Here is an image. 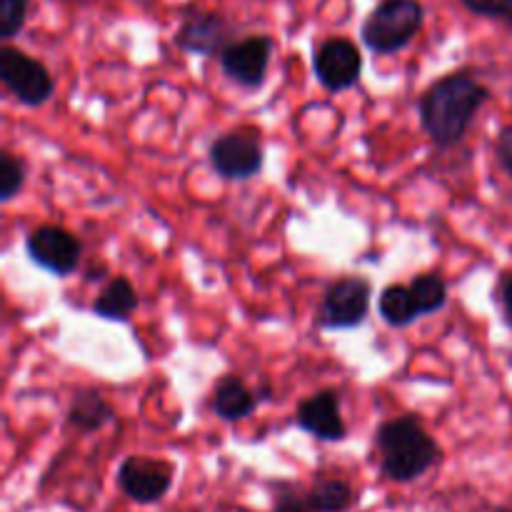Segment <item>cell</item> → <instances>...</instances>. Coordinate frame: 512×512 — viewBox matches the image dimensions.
I'll use <instances>...</instances> for the list:
<instances>
[{
    "instance_id": "cell-1",
    "label": "cell",
    "mask_w": 512,
    "mask_h": 512,
    "mask_svg": "<svg viewBox=\"0 0 512 512\" xmlns=\"http://www.w3.org/2000/svg\"><path fill=\"white\" fill-rule=\"evenodd\" d=\"M490 100V88L470 70H455L435 80L418 100L420 125L435 148H458L475 115Z\"/></svg>"
},
{
    "instance_id": "cell-2",
    "label": "cell",
    "mask_w": 512,
    "mask_h": 512,
    "mask_svg": "<svg viewBox=\"0 0 512 512\" xmlns=\"http://www.w3.org/2000/svg\"><path fill=\"white\" fill-rule=\"evenodd\" d=\"M375 448L380 455V473L393 483H415L443 458V448L425 430L415 413L398 415L375 430Z\"/></svg>"
},
{
    "instance_id": "cell-3",
    "label": "cell",
    "mask_w": 512,
    "mask_h": 512,
    "mask_svg": "<svg viewBox=\"0 0 512 512\" xmlns=\"http://www.w3.org/2000/svg\"><path fill=\"white\" fill-rule=\"evenodd\" d=\"M425 20V8L418 0H380L360 28L365 48L378 55L400 53L413 43Z\"/></svg>"
},
{
    "instance_id": "cell-4",
    "label": "cell",
    "mask_w": 512,
    "mask_h": 512,
    "mask_svg": "<svg viewBox=\"0 0 512 512\" xmlns=\"http://www.w3.org/2000/svg\"><path fill=\"white\" fill-rule=\"evenodd\" d=\"M0 80L5 93L25 108H40L55 93V80L43 60L13 45L0 50Z\"/></svg>"
},
{
    "instance_id": "cell-5",
    "label": "cell",
    "mask_w": 512,
    "mask_h": 512,
    "mask_svg": "<svg viewBox=\"0 0 512 512\" xmlns=\"http://www.w3.org/2000/svg\"><path fill=\"white\" fill-rule=\"evenodd\" d=\"M373 285L360 275L338 278L320 300L315 325L320 330H353L368 320Z\"/></svg>"
},
{
    "instance_id": "cell-6",
    "label": "cell",
    "mask_w": 512,
    "mask_h": 512,
    "mask_svg": "<svg viewBox=\"0 0 512 512\" xmlns=\"http://www.w3.org/2000/svg\"><path fill=\"white\" fill-rule=\"evenodd\" d=\"M208 158L223 180H250L263 170L265 150L253 130H230L210 143Z\"/></svg>"
},
{
    "instance_id": "cell-7",
    "label": "cell",
    "mask_w": 512,
    "mask_h": 512,
    "mask_svg": "<svg viewBox=\"0 0 512 512\" xmlns=\"http://www.w3.org/2000/svg\"><path fill=\"white\" fill-rule=\"evenodd\" d=\"M25 253L30 263L55 278H68L83 260V243L60 225H40L25 238Z\"/></svg>"
},
{
    "instance_id": "cell-8",
    "label": "cell",
    "mask_w": 512,
    "mask_h": 512,
    "mask_svg": "<svg viewBox=\"0 0 512 512\" xmlns=\"http://www.w3.org/2000/svg\"><path fill=\"white\" fill-rule=\"evenodd\" d=\"M175 480L173 463L150 455H128L118 468V488L138 505H155L170 493Z\"/></svg>"
},
{
    "instance_id": "cell-9",
    "label": "cell",
    "mask_w": 512,
    "mask_h": 512,
    "mask_svg": "<svg viewBox=\"0 0 512 512\" xmlns=\"http://www.w3.org/2000/svg\"><path fill=\"white\" fill-rule=\"evenodd\" d=\"M313 73L318 83L330 93L355 88L363 75V55L348 38H328L315 48Z\"/></svg>"
},
{
    "instance_id": "cell-10",
    "label": "cell",
    "mask_w": 512,
    "mask_h": 512,
    "mask_svg": "<svg viewBox=\"0 0 512 512\" xmlns=\"http://www.w3.org/2000/svg\"><path fill=\"white\" fill-rule=\"evenodd\" d=\"M273 48L275 43L270 35H248V38L235 40L220 55V70L240 88H260L268 78Z\"/></svg>"
},
{
    "instance_id": "cell-11",
    "label": "cell",
    "mask_w": 512,
    "mask_h": 512,
    "mask_svg": "<svg viewBox=\"0 0 512 512\" xmlns=\"http://www.w3.org/2000/svg\"><path fill=\"white\" fill-rule=\"evenodd\" d=\"M235 28L233 23H228V18H223L220 13L213 10H190L183 18L180 28L175 30V45L180 50L190 55H205V58H213V55H223V50L228 48L233 40Z\"/></svg>"
},
{
    "instance_id": "cell-12",
    "label": "cell",
    "mask_w": 512,
    "mask_h": 512,
    "mask_svg": "<svg viewBox=\"0 0 512 512\" xmlns=\"http://www.w3.org/2000/svg\"><path fill=\"white\" fill-rule=\"evenodd\" d=\"M295 425L320 443H343L348 425L340 415V395L333 388L313 393L295 408Z\"/></svg>"
},
{
    "instance_id": "cell-13",
    "label": "cell",
    "mask_w": 512,
    "mask_h": 512,
    "mask_svg": "<svg viewBox=\"0 0 512 512\" xmlns=\"http://www.w3.org/2000/svg\"><path fill=\"white\" fill-rule=\"evenodd\" d=\"M115 410L113 405L105 400V395L95 388H83L73 395L70 408L65 413V423L68 428L78 430V433L90 435L103 430L105 425L113 423Z\"/></svg>"
},
{
    "instance_id": "cell-14",
    "label": "cell",
    "mask_w": 512,
    "mask_h": 512,
    "mask_svg": "<svg viewBox=\"0 0 512 512\" xmlns=\"http://www.w3.org/2000/svg\"><path fill=\"white\" fill-rule=\"evenodd\" d=\"M258 395L238 375H225L213 390V413L225 423H238L258 410Z\"/></svg>"
},
{
    "instance_id": "cell-15",
    "label": "cell",
    "mask_w": 512,
    "mask_h": 512,
    "mask_svg": "<svg viewBox=\"0 0 512 512\" xmlns=\"http://www.w3.org/2000/svg\"><path fill=\"white\" fill-rule=\"evenodd\" d=\"M140 308V298L135 285L125 275L108 278L98 298L93 300V313L108 323H128L130 315Z\"/></svg>"
},
{
    "instance_id": "cell-16",
    "label": "cell",
    "mask_w": 512,
    "mask_h": 512,
    "mask_svg": "<svg viewBox=\"0 0 512 512\" xmlns=\"http://www.w3.org/2000/svg\"><path fill=\"white\" fill-rule=\"evenodd\" d=\"M305 495L315 512H348L355 503V490L348 480L325 478V475L315 478Z\"/></svg>"
},
{
    "instance_id": "cell-17",
    "label": "cell",
    "mask_w": 512,
    "mask_h": 512,
    "mask_svg": "<svg viewBox=\"0 0 512 512\" xmlns=\"http://www.w3.org/2000/svg\"><path fill=\"white\" fill-rule=\"evenodd\" d=\"M378 313L390 328H408V325H413L420 318L418 308L413 303V295H410V288L400 283L388 285L380 293Z\"/></svg>"
},
{
    "instance_id": "cell-18",
    "label": "cell",
    "mask_w": 512,
    "mask_h": 512,
    "mask_svg": "<svg viewBox=\"0 0 512 512\" xmlns=\"http://www.w3.org/2000/svg\"><path fill=\"white\" fill-rule=\"evenodd\" d=\"M408 288L410 295H413V303L415 308H418L420 318L440 313V310L445 308V303H448V283L435 273L415 275L408 283Z\"/></svg>"
},
{
    "instance_id": "cell-19",
    "label": "cell",
    "mask_w": 512,
    "mask_h": 512,
    "mask_svg": "<svg viewBox=\"0 0 512 512\" xmlns=\"http://www.w3.org/2000/svg\"><path fill=\"white\" fill-rule=\"evenodd\" d=\"M25 178H28V165L20 155L3 150L0 153V200L10 203L18 198L20 190L25 188Z\"/></svg>"
},
{
    "instance_id": "cell-20",
    "label": "cell",
    "mask_w": 512,
    "mask_h": 512,
    "mask_svg": "<svg viewBox=\"0 0 512 512\" xmlns=\"http://www.w3.org/2000/svg\"><path fill=\"white\" fill-rule=\"evenodd\" d=\"M30 0H0V38L13 40L28 20Z\"/></svg>"
},
{
    "instance_id": "cell-21",
    "label": "cell",
    "mask_w": 512,
    "mask_h": 512,
    "mask_svg": "<svg viewBox=\"0 0 512 512\" xmlns=\"http://www.w3.org/2000/svg\"><path fill=\"white\" fill-rule=\"evenodd\" d=\"M470 13L498 20L512 30V0H460Z\"/></svg>"
},
{
    "instance_id": "cell-22",
    "label": "cell",
    "mask_w": 512,
    "mask_h": 512,
    "mask_svg": "<svg viewBox=\"0 0 512 512\" xmlns=\"http://www.w3.org/2000/svg\"><path fill=\"white\" fill-rule=\"evenodd\" d=\"M273 512H315L308 503V495L300 493L295 485H280L273 498Z\"/></svg>"
},
{
    "instance_id": "cell-23",
    "label": "cell",
    "mask_w": 512,
    "mask_h": 512,
    "mask_svg": "<svg viewBox=\"0 0 512 512\" xmlns=\"http://www.w3.org/2000/svg\"><path fill=\"white\" fill-rule=\"evenodd\" d=\"M495 303L503 313V323L512 330V273H505L495 285Z\"/></svg>"
},
{
    "instance_id": "cell-24",
    "label": "cell",
    "mask_w": 512,
    "mask_h": 512,
    "mask_svg": "<svg viewBox=\"0 0 512 512\" xmlns=\"http://www.w3.org/2000/svg\"><path fill=\"white\" fill-rule=\"evenodd\" d=\"M495 158H498L500 168L508 173L512 180V123L505 125L498 133V140H495Z\"/></svg>"
},
{
    "instance_id": "cell-25",
    "label": "cell",
    "mask_w": 512,
    "mask_h": 512,
    "mask_svg": "<svg viewBox=\"0 0 512 512\" xmlns=\"http://www.w3.org/2000/svg\"><path fill=\"white\" fill-rule=\"evenodd\" d=\"M498 512H512V510H498Z\"/></svg>"
}]
</instances>
